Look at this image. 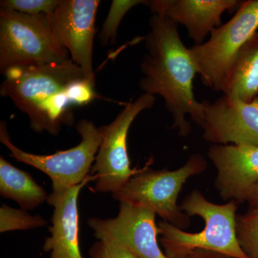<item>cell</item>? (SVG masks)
I'll return each instance as SVG.
<instances>
[{
    "label": "cell",
    "mask_w": 258,
    "mask_h": 258,
    "mask_svg": "<svg viewBox=\"0 0 258 258\" xmlns=\"http://www.w3.org/2000/svg\"><path fill=\"white\" fill-rule=\"evenodd\" d=\"M237 235L247 258H258V212L237 215Z\"/></svg>",
    "instance_id": "d6986e66"
},
{
    "label": "cell",
    "mask_w": 258,
    "mask_h": 258,
    "mask_svg": "<svg viewBox=\"0 0 258 258\" xmlns=\"http://www.w3.org/2000/svg\"><path fill=\"white\" fill-rule=\"evenodd\" d=\"M96 176L88 175L81 184L60 191H52L47 203L53 207L50 237H47L43 250L50 258H83L79 242V197L81 189Z\"/></svg>",
    "instance_id": "4fadbf2b"
},
{
    "label": "cell",
    "mask_w": 258,
    "mask_h": 258,
    "mask_svg": "<svg viewBox=\"0 0 258 258\" xmlns=\"http://www.w3.org/2000/svg\"><path fill=\"white\" fill-rule=\"evenodd\" d=\"M257 29L258 0H247L227 23L212 30L208 40L188 48L205 86L222 93L237 54Z\"/></svg>",
    "instance_id": "8992f818"
},
{
    "label": "cell",
    "mask_w": 258,
    "mask_h": 258,
    "mask_svg": "<svg viewBox=\"0 0 258 258\" xmlns=\"http://www.w3.org/2000/svg\"><path fill=\"white\" fill-rule=\"evenodd\" d=\"M201 103L196 123L203 128L206 142L258 147V97L247 103L223 95Z\"/></svg>",
    "instance_id": "30bf717a"
},
{
    "label": "cell",
    "mask_w": 258,
    "mask_h": 258,
    "mask_svg": "<svg viewBox=\"0 0 258 258\" xmlns=\"http://www.w3.org/2000/svg\"><path fill=\"white\" fill-rule=\"evenodd\" d=\"M222 93L247 103L258 97L257 32L237 54Z\"/></svg>",
    "instance_id": "9a60e30c"
},
{
    "label": "cell",
    "mask_w": 258,
    "mask_h": 258,
    "mask_svg": "<svg viewBox=\"0 0 258 258\" xmlns=\"http://www.w3.org/2000/svg\"><path fill=\"white\" fill-rule=\"evenodd\" d=\"M76 128L81 137L77 146L49 155L31 154L17 147L10 140L5 121L0 124V141L9 149L10 157L45 173L52 181V191H60L81 184L90 175L103 140L101 127L91 120H80Z\"/></svg>",
    "instance_id": "52a82bcc"
},
{
    "label": "cell",
    "mask_w": 258,
    "mask_h": 258,
    "mask_svg": "<svg viewBox=\"0 0 258 258\" xmlns=\"http://www.w3.org/2000/svg\"><path fill=\"white\" fill-rule=\"evenodd\" d=\"M207 168L208 161L198 153L191 154L184 165L174 170L151 169L148 163L112 196L120 203L151 210L163 221L184 230L191 220L178 205V197L185 183L203 174Z\"/></svg>",
    "instance_id": "277c9868"
},
{
    "label": "cell",
    "mask_w": 258,
    "mask_h": 258,
    "mask_svg": "<svg viewBox=\"0 0 258 258\" xmlns=\"http://www.w3.org/2000/svg\"><path fill=\"white\" fill-rule=\"evenodd\" d=\"M72 60L57 41L47 15L32 16L0 10V71L34 64Z\"/></svg>",
    "instance_id": "5b68a950"
},
{
    "label": "cell",
    "mask_w": 258,
    "mask_h": 258,
    "mask_svg": "<svg viewBox=\"0 0 258 258\" xmlns=\"http://www.w3.org/2000/svg\"><path fill=\"white\" fill-rule=\"evenodd\" d=\"M4 75L0 94L28 115L34 132L57 136L62 125H73L68 91L71 85L85 79L82 70L72 60L14 68Z\"/></svg>",
    "instance_id": "7a4b0ae2"
},
{
    "label": "cell",
    "mask_w": 258,
    "mask_h": 258,
    "mask_svg": "<svg viewBox=\"0 0 258 258\" xmlns=\"http://www.w3.org/2000/svg\"><path fill=\"white\" fill-rule=\"evenodd\" d=\"M179 205L189 217H201L205 227L200 232L191 233L169 222H159V244L168 257L179 258L195 249H205L232 258H247L237 239V202L213 203L200 190L195 189Z\"/></svg>",
    "instance_id": "3957f363"
},
{
    "label": "cell",
    "mask_w": 258,
    "mask_h": 258,
    "mask_svg": "<svg viewBox=\"0 0 258 258\" xmlns=\"http://www.w3.org/2000/svg\"><path fill=\"white\" fill-rule=\"evenodd\" d=\"M47 225V221L40 215H32L26 210L10 208L3 204L0 208V232L27 230Z\"/></svg>",
    "instance_id": "e0dca14e"
},
{
    "label": "cell",
    "mask_w": 258,
    "mask_h": 258,
    "mask_svg": "<svg viewBox=\"0 0 258 258\" xmlns=\"http://www.w3.org/2000/svg\"><path fill=\"white\" fill-rule=\"evenodd\" d=\"M179 258H232L225 254L214 252V251L205 250V249H195L188 253L184 254Z\"/></svg>",
    "instance_id": "7402d4cb"
},
{
    "label": "cell",
    "mask_w": 258,
    "mask_h": 258,
    "mask_svg": "<svg viewBox=\"0 0 258 258\" xmlns=\"http://www.w3.org/2000/svg\"><path fill=\"white\" fill-rule=\"evenodd\" d=\"M143 39L147 52L140 64L139 86L144 93L164 99L172 117V128L179 137H188L191 126L187 115L197 123L202 110V103L194 93L198 71L189 49L180 38L178 25L163 15H152L149 31Z\"/></svg>",
    "instance_id": "6da1fadb"
},
{
    "label": "cell",
    "mask_w": 258,
    "mask_h": 258,
    "mask_svg": "<svg viewBox=\"0 0 258 258\" xmlns=\"http://www.w3.org/2000/svg\"><path fill=\"white\" fill-rule=\"evenodd\" d=\"M0 195L13 200L24 210H33L47 200L46 191L26 171L0 157Z\"/></svg>",
    "instance_id": "2e32d148"
},
{
    "label": "cell",
    "mask_w": 258,
    "mask_h": 258,
    "mask_svg": "<svg viewBox=\"0 0 258 258\" xmlns=\"http://www.w3.org/2000/svg\"><path fill=\"white\" fill-rule=\"evenodd\" d=\"M155 101V96L142 93L127 103L110 124L101 126L103 140L90 174L96 176V191L117 193L140 170L131 168L127 137L134 120L142 112L152 108Z\"/></svg>",
    "instance_id": "ba28073f"
},
{
    "label": "cell",
    "mask_w": 258,
    "mask_h": 258,
    "mask_svg": "<svg viewBox=\"0 0 258 258\" xmlns=\"http://www.w3.org/2000/svg\"><path fill=\"white\" fill-rule=\"evenodd\" d=\"M147 1L142 0H113L108 16L98 35V39L103 45L109 42L114 43L116 40L117 32L125 15L134 7L141 4H147Z\"/></svg>",
    "instance_id": "ac0fdd59"
},
{
    "label": "cell",
    "mask_w": 258,
    "mask_h": 258,
    "mask_svg": "<svg viewBox=\"0 0 258 258\" xmlns=\"http://www.w3.org/2000/svg\"><path fill=\"white\" fill-rule=\"evenodd\" d=\"M100 3L99 0H60L55 11L47 15L57 41L82 70L85 80L94 86L93 48Z\"/></svg>",
    "instance_id": "9c48e42d"
},
{
    "label": "cell",
    "mask_w": 258,
    "mask_h": 258,
    "mask_svg": "<svg viewBox=\"0 0 258 258\" xmlns=\"http://www.w3.org/2000/svg\"><path fill=\"white\" fill-rule=\"evenodd\" d=\"M90 258H139L128 249L107 241L98 240L89 250Z\"/></svg>",
    "instance_id": "44dd1931"
},
{
    "label": "cell",
    "mask_w": 258,
    "mask_h": 258,
    "mask_svg": "<svg viewBox=\"0 0 258 258\" xmlns=\"http://www.w3.org/2000/svg\"><path fill=\"white\" fill-rule=\"evenodd\" d=\"M240 4L237 0H154L146 5L153 14L163 15L176 25H183L195 45H200L212 30L221 25L224 13Z\"/></svg>",
    "instance_id": "5bb4252c"
},
{
    "label": "cell",
    "mask_w": 258,
    "mask_h": 258,
    "mask_svg": "<svg viewBox=\"0 0 258 258\" xmlns=\"http://www.w3.org/2000/svg\"><path fill=\"white\" fill-rule=\"evenodd\" d=\"M154 212L127 203H120L113 218L93 217L88 221L98 240L128 249L139 258H169L159 245V230Z\"/></svg>",
    "instance_id": "8fae6325"
},
{
    "label": "cell",
    "mask_w": 258,
    "mask_h": 258,
    "mask_svg": "<svg viewBox=\"0 0 258 258\" xmlns=\"http://www.w3.org/2000/svg\"><path fill=\"white\" fill-rule=\"evenodd\" d=\"M245 203L248 205V212H258V184L247 194Z\"/></svg>",
    "instance_id": "603a6c76"
},
{
    "label": "cell",
    "mask_w": 258,
    "mask_h": 258,
    "mask_svg": "<svg viewBox=\"0 0 258 258\" xmlns=\"http://www.w3.org/2000/svg\"><path fill=\"white\" fill-rule=\"evenodd\" d=\"M60 0H2L1 9L13 10L23 14L39 16L50 15Z\"/></svg>",
    "instance_id": "ffe728a7"
},
{
    "label": "cell",
    "mask_w": 258,
    "mask_h": 258,
    "mask_svg": "<svg viewBox=\"0 0 258 258\" xmlns=\"http://www.w3.org/2000/svg\"><path fill=\"white\" fill-rule=\"evenodd\" d=\"M208 157L217 170L215 186L220 198L245 203L247 194L258 184V147L212 144Z\"/></svg>",
    "instance_id": "7c38bea8"
}]
</instances>
